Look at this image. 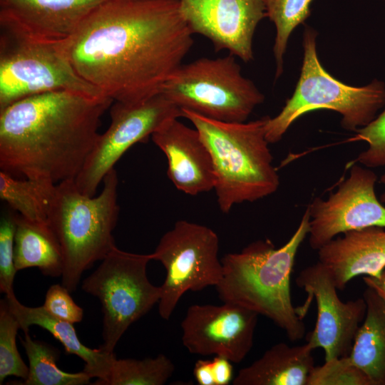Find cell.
Segmentation results:
<instances>
[{
  "label": "cell",
  "instance_id": "11",
  "mask_svg": "<svg viewBox=\"0 0 385 385\" xmlns=\"http://www.w3.org/2000/svg\"><path fill=\"white\" fill-rule=\"evenodd\" d=\"M110 115L109 127L99 135L75 179L78 189L88 196L95 195L106 175L128 149L145 140L168 120L183 117V112L158 93L135 103L115 101Z\"/></svg>",
  "mask_w": 385,
  "mask_h": 385
},
{
  "label": "cell",
  "instance_id": "10",
  "mask_svg": "<svg viewBox=\"0 0 385 385\" xmlns=\"http://www.w3.org/2000/svg\"><path fill=\"white\" fill-rule=\"evenodd\" d=\"M219 238L210 227L178 220L160 238L151 260L161 262L166 271L160 286V316L168 320L183 295L217 286L223 267L218 258Z\"/></svg>",
  "mask_w": 385,
  "mask_h": 385
},
{
  "label": "cell",
  "instance_id": "12",
  "mask_svg": "<svg viewBox=\"0 0 385 385\" xmlns=\"http://www.w3.org/2000/svg\"><path fill=\"white\" fill-rule=\"evenodd\" d=\"M377 175L354 164L337 190L323 200L314 198L309 212V243L318 250L339 234L377 226L385 228V205L377 197Z\"/></svg>",
  "mask_w": 385,
  "mask_h": 385
},
{
  "label": "cell",
  "instance_id": "20",
  "mask_svg": "<svg viewBox=\"0 0 385 385\" xmlns=\"http://www.w3.org/2000/svg\"><path fill=\"white\" fill-rule=\"evenodd\" d=\"M313 349L305 343L289 346L280 342L267 349L250 365L241 369L234 385H307L315 366Z\"/></svg>",
  "mask_w": 385,
  "mask_h": 385
},
{
  "label": "cell",
  "instance_id": "7",
  "mask_svg": "<svg viewBox=\"0 0 385 385\" xmlns=\"http://www.w3.org/2000/svg\"><path fill=\"white\" fill-rule=\"evenodd\" d=\"M160 93L180 109L225 122H245L265 99L230 53L182 63Z\"/></svg>",
  "mask_w": 385,
  "mask_h": 385
},
{
  "label": "cell",
  "instance_id": "21",
  "mask_svg": "<svg viewBox=\"0 0 385 385\" xmlns=\"http://www.w3.org/2000/svg\"><path fill=\"white\" fill-rule=\"evenodd\" d=\"M365 317L349 355L373 385H385V301L371 288L363 293Z\"/></svg>",
  "mask_w": 385,
  "mask_h": 385
},
{
  "label": "cell",
  "instance_id": "19",
  "mask_svg": "<svg viewBox=\"0 0 385 385\" xmlns=\"http://www.w3.org/2000/svg\"><path fill=\"white\" fill-rule=\"evenodd\" d=\"M5 298L24 333L29 332V327L33 325L45 329L62 344L67 354L76 355L84 361L83 371L91 378H97L94 384L103 385L107 380L115 359L113 353L85 346L78 339L73 323L53 316L43 306H25L19 302L14 293L6 295Z\"/></svg>",
  "mask_w": 385,
  "mask_h": 385
},
{
  "label": "cell",
  "instance_id": "4",
  "mask_svg": "<svg viewBox=\"0 0 385 385\" xmlns=\"http://www.w3.org/2000/svg\"><path fill=\"white\" fill-rule=\"evenodd\" d=\"M198 131L212 158L220 210L254 202L274 193L279 176L266 139L270 116L250 122H225L181 109Z\"/></svg>",
  "mask_w": 385,
  "mask_h": 385
},
{
  "label": "cell",
  "instance_id": "18",
  "mask_svg": "<svg viewBox=\"0 0 385 385\" xmlns=\"http://www.w3.org/2000/svg\"><path fill=\"white\" fill-rule=\"evenodd\" d=\"M319 249L318 261L339 290L360 276L378 277L385 270V228L372 226L346 232Z\"/></svg>",
  "mask_w": 385,
  "mask_h": 385
},
{
  "label": "cell",
  "instance_id": "8",
  "mask_svg": "<svg viewBox=\"0 0 385 385\" xmlns=\"http://www.w3.org/2000/svg\"><path fill=\"white\" fill-rule=\"evenodd\" d=\"M66 41L37 40L1 28L0 110L22 98L51 91L105 96L76 72Z\"/></svg>",
  "mask_w": 385,
  "mask_h": 385
},
{
  "label": "cell",
  "instance_id": "6",
  "mask_svg": "<svg viewBox=\"0 0 385 385\" xmlns=\"http://www.w3.org/2000/svg\"><path fill=\"white\" fill-rule=\"evenodd\" d=\"M317 33L307 26L303 34L304 57L299 78L292 96L278 115L269 118L266 139L279 142L291 125L304 114L329 109L342 116L341 125L356 132L373 120L385 106V83L374 79L356 87L344 83L329 74L321 64L316 47Z\"/></svg>",
  "mask_w": 385,
  "mask_h": 385
},
{
  "label": "cell",
  "instance_id": "35",
  "mask_svg": "<svg viewBox=\"0 0 385 385\" xmlns=\"http://www.w3.org/2000/svg\"><path fill=\"white\" fill-rule=\"evenodd\" d=\"M380 183L385 187V171L380 177ZM379 200L385 205V190L381 194Z\"/></svg>",
  "mask_w": 385,
  "mask_h": 385
},
{
  "label": "cell",
  "instance_id": "34",
  "mask_svg": "<svg viewBox=\"0 0 385 385\" xmlns=\"http://www.w3.org/2000/svg\"><path fill=\"white\" fill-rule=\"evenodd\" d=\"M363 281L368 287L374 289L385 301V270L378 277L364 276Z\"/></svg>",
  "mask_w": 385,
  "mask_h": 385
},
{
  "label": "cell",
  "instance_id": "26",
  "mask_svg": "<svg viewBox=\"0 0 385 385\" xmlns=\"http://www.w3.org/2000/svg\"><path fill=\"white\" fill-rule=\"evenodd\" d=\"M313 0H265L267 17L276 28L273 53L276 61L275 78L283 71V60L289 38L295 28L310 16Z\"/></svg>",
  "mask_w": 385,
  "mask_h": 385
},
{
  "label": "cell",
  "instance_id": "33",
  "mask_svg": "<svg viewBox=\"0 0 385 385\" xmlns=\"http://www.w3.org/2000/svg\"><path fill=\"white\" fill-rule=\"evenodd\" d=\"M193 374L200 385H215L212 360L197 361L193 369Z\"/></svg>",
  "mask_w": 385,
  "mask_h": 385
},
{
  "label": "cell",
  "instance_id": "13",
  "mask_svg": "<svg viewBox=\"0 0 385 385\" xmlns=\"http://www.w3.org/2000/svg\"><path fill=\"white\" fill-rule=\"evenodd\" d=\"M298 287L304 289L317 304V321L306 340L314 350L322 348L324 361L349 356L356 332L366 311L363 297L342 301L332 275L319 261L303 269L296 279Z\"/></svg>",
  "mask_w": 385,
  "mask_h": 385
},
{
  "label": "cell",
  "instance_id": "24",
  "mask_svg": "<svg viewBox=\"0 0 385 385\" xmlns=\"http://www.w3.org/2000/svg\"><path fill=\"white\" fill-rule=\"evenodd\" d=\"M29 360V374L23 385H84L91 377L85 371L68 373L60 369L56 364L59 351L51 345L34 340L24 333L21 339Z\"/></svg>",
  "mask_w": 385,
  "mask_h": 385
},
{
  "label": "cell",
  "instance_id": "36",
  "mask_svg": "<svg viewBox=\"0 0 385 385\" xmlns=\"http://www.w3.org/2000/svg\"><path fill=\"white\" fill-rule=\"evenodd\" d=\"M382 1H384L385 2V0H382Z\"/></svg>",
  "mask_w": 385,
  "mask_h": 385
},
{
  "label": "cell",
  "instance_id": "22",
  "mask_svg": "<svg viewBox=\"0 0 385 385\" xmlns=\"http://www.w3.org/2000/svg\"><path fill=\"white\" fill-rule=\"evenodd\" d=\"M14 265L17 271L37 267L42 274L61 277L63 257L61 245L48 223L14 215Z\"/></svg>",
  "mask_w": 385,
  "mask_h": 385
},
{
  "label": "cell",
  "instance_id": "31",
  "mask_svg": "<svg viewBox=\"0 0 385 385\" xmlns=\"http://www.w3.org/2000/svg\"><path fill=\"white\" fill-rule=\"evenodd\" d=\"M42 306L53 316L73 324L81 322L83 317V309L63 284H56L48 288Z\"/></svg>",
  "mask_w": 385,
  "mask_h": 385
},
{
  "label": "cell",
  "instance_id": "16",
  "mask_svg": "<svg viewBox=\"0 0 385 385\" xmlns=\"http://www.w3.org/2000/svg\"><path fill=\"white\" fill-rule=\"evenodd\" d=\"M108 0H0V27L27 37L65 41Z\"/></svg>",
  "mask_w": 385,
  "mask_h": 385
},
{
  "label": "cell",
  "instance_id": "28",
  "mask_svg": "<svg viewBox=\"0 0 385 385\" xmlns=\"http://www.w3.org/2000/svg\"><path fill=\"white\" fill-rule=\"evenodd\" d=\"M307 385H373L349 356L333 358L314 366Z\"/></svg>",
  "mask_w": 385,
  "mask_h": 385
},
{
  "label": "cell",
  "instance_id": "27",
  "mask_svg": "<svg viewBox=\"0 0 385 385\" xmlns=\"http://www.w3.org/2000/svg\"><path fill=\"white\" fill-rule=\"evenodd\" d=\"M19 323L10 310L6 299L0 302V384L8 376L26 379L29 366L23 361L16 346Z\"/></svg>",
  "mask_w": 385,
  "mask_h": 385
},
{
  "label": "cell",
  "instance_id": "25",
  "mask_svg": "<svg viewBox=\"0 0 385 385\" xmlns=\"http://www.w3.org/2000/svg\"><path fill=\"white\" fill-rule=\"evenodd\" d=\"M174 371V364L163 354L143 359L115 358L103 385H163Z\"/></svg>",
  "mask_w": 385,
  "mask_h": 385
},
{
  "label": "cell",
  "instance_id": "5",
  "mask_svg": "<svg viewBox=\"0 0 385 385\" xmlns=\"http://www.w3.org/2000/svg\"><path fill=\"white\" fill-rule=\"evenodd\" d=\"M98 196H88L75 180L55 185L50 201L48 222L56 235L63 257L62 284L76 291L82 274L102 260L116 246L113 231L117 224L118 175L113 168L103 180Z\"/></svg>",
  "mask_w": 385,
  "mask_h": 385
},
{
  "label": "cell",
  "instance_id": "29",
  "mask_svg": "<svg viewBox=\"0 0 385 385\" xmlns=\"http://www.w3.org/2000/svg\"><path fill=\"white\" fill-rule=\"evenodd\" d=\"M354 139L368 145L358 155L359 163L369 168L385 166V108L369 123L359 128Z\"/></svg>",
  "mask_w": 385,
  "mask_h": 385
},
{
  "label": "cell",
  "instance_id": "9",
  "mask_svg": "<svg viewBox=\"0 0 385 385\" xmlns=\"http://www.w3.org/2000/svg\"><path fill=\"white\" fill-rule=\"evenodd\" d=\"M150 260V254L128 252L115 246L82 282V289L102 305V351L113 353L128 327L158 303L160 286L153 285L147 275Z\"/></svg>",
  "mask_w": 385,
  "mask_h": 385
},
{
  "label": "cell",
  "instance_id": "2",
  "mask_svg": "<svg viewBox=\"0 0 385 385\" xmlns=\"http://www.w3.org/2000/svg\"><path fill=\"white\" fill-rule=\"evenodd\" d=\"M113 101L57 91L29 96L0 110V168L13 176L55 184L76 178Z\"/></svg>",
  "mask_w": 385,
  "mask_h": 385
},
{
  "label": "cell",
  "instance_id": "15",
  "mask_svg": "<svg viewBox=\"0 0 385 385\" xmlns=\"http://www.w3.org/2000/svg\"><path fill=\"white\" fill-rule=\"evenodd\" d=\"M191 32L208 38L216 51L245 62L253 59L252 39L266 15L265 0H179Z\"/></svg>",
  "mask_w": 385,
  "mask_h": 385
},
{
  "label": "cell",
  "instance_id": "23",
  "mask_svg": "<svg viewBox=\"0 0 385 385\" xmlns=\"http://www.w3.org/2000/svg\"><path fill=\"white\" fill-rule=\"evenodd\" d=\"M55 185L48 180H21L0 172L1 199L31 221L48 223V214Z\"/></svg>",
  "mask_w": 385,
  "mask_h": 385
},
{
  "label": "cell",
  "instance_id": "3",
  "mask_svg": "<svg viewBox=\"0 0 385 385\" xmlns=\"http://www.w3.org/2000/svg\"><path fill=\"white\" fill-rule=\"evenodd\" d=\"M308 207L292 236L279 248L270 240L255 241L240 252L221 260L223 273L215 286L222 302L232 303L263 315L292 342L305 334L302 317L293 305L291 275L299 247L309 234Z\"/></svg>",
  "mask_w": 385,
  "mask_h": 385
},
{
  "label": "cell",
  "instance_id": "1",
  "mask_svg": "<svg viewBox=\"0 0 385 385\" xmlns=\"http://www.w3.org/2000/svg\"><path fill=\"white\" fill-rule=\"evenodd\" d=\"M179 0H108L66 41L79 76L113 101L160 92L193 44Z\"/></svg>",
  "mask_w": 385,
  "mask_h": 385
},
{
  "label": "cell",
  "instance_id": "17",
  "mask_svg": "<svg viewBox=\"0 0 385 385\" xmlns=\"http://www.w3.org/2000/svg\"><path fill=\"white\" fill-rule=\"evenodd\" d=\"M151 137L165 153L168 177L178 190L196 195L214 188L211 155L195 128L185 125L178 118H173Z\"/></svg>",
  "mask_w": 385,
  "mask_h": 385
},
{
  "label": "cell",
  "instance_id": "32",
  "mask_svg": "<svg viewBox=\"0 0 385 385\" xmlns=\"http://www.w3.org/2000/svg\"><path fill=\"white\" fill-rule=\"evenodd\" d=\"M212 361L215 385H227L233 377L232 361L220 356H215Z\"/></svg>",
  "mask_w": 385,
  "mask_h": 385
},
{
  "label": "cell",
  "instance_id": "30",
  "mask_svg": "<svg viewBox=\"0 0 385 385\" xmlns=\"http://www.w3.org/2000/svg\"><path fill=\"white\" fill-rule=\"evenodd\" d=\"M14 215L3 217L0 224V292L6 295L14 293V282L17 270L14 265Z\"/></svg>",
  "mask_w": 385,
  "mask_h": 385
},
{
  "label": "cell",
  "instance_id": "14",
  "mask_svg": "<svg viewBox=\"0 0 385 385\" xmlns=\"http://www.w3.org/2000/svg\"><path fill=\"white\" fill-rule=\"evenodd\" d=\"M259 314L238 304H193L181 322L182 342L193 354L242 361L253 346Z\"/></svg>",
  "mask_w": 385,
  "mask_h": 385
}]
</instances>
